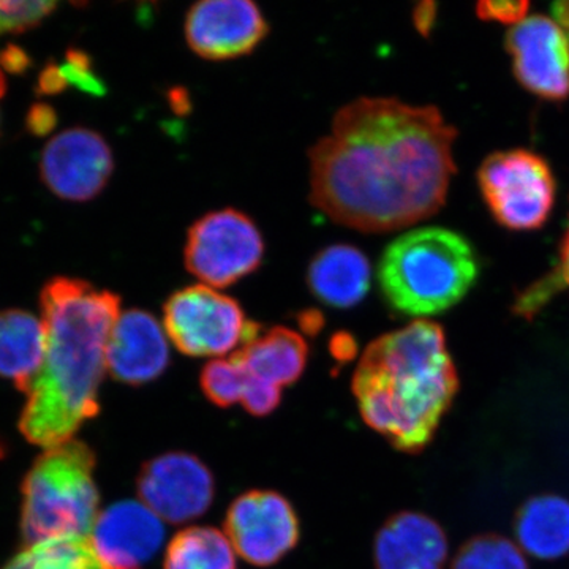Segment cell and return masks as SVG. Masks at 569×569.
<instances>
[{"label": "cell", "instance_id": "cell-20", "mask_svg": "<svg viewBox=\"0 0 569 569\" xmlns=\"http://www.w3.org/2000/svg\"><path fill=\"white\" fill-rule=\"evenodd\" d=\"M516 545L538 560H559L569 553V501L539 496L523 505L516 520Z\"/></svg>", "mask_w": 569, "mask_h": 569}, {"label": "cell", "instance_id": "cell-13", "mask_svg": "<svg viewBox=\"0 0 569 569\" xmlns=\"http://www.w3.org/2000/svg\"><path fill=\"white\" fill-rule=\"evenodd\" d=\"M507 43L523 88L542 99H567L569 39L559 22L541 14L526 17L512 26Z\"/></svg>", "mask_w": 569, "mask_h": 569}, {"label": "cell", "instance_id": "cell-8", "mask_svg": "<svg viewBox=\"0 0 569 569\" xmlns=\"http://www.w3.org/2000/svg\"><path fill=\"white\" fill-rule=\"evenodd\" d=\"M482 197L498 222L511 230H537L556 201V181L537 153L498 152L479 170Z\"/></svg>", "mask_w": 569, "mask_h": 569}, {"label": "cell", "instance_id": "cell-15", "mask_svg": "<svg viewBox=\"0 0 569 569\" xmlns=\"http://www.w3.org/2000/svg\"><path fill=\"white\" fill-rule=\"evenodd\" d=\"M170 362L168 336L156 317L130 309L112 326L107 347V370L127 385L157 380Z\"/></svg>", "mask_w": 569, "mask_h": 569}, {"label": "cell", "instance_id": "cell-3", "mask_svg": "<svg viewBox=\"0 0 569 569\" xmlns=\"http://www.w3.org/2000/svg\"><path fill=\"white\" fill-rule=\"evenodd\" d=\"M456 389L443 329L426 320L373 340L353 377L366 425L402 451L429 443Z\"/></svg>", "mask_w": 569, "mask_h": 569}, {"label": "cell", "instance_id": "cell-32", "mask_svg": "<svg viewBox=\"0 0 569 569\" xmlns=\"http://www.w3.org/2000/svg\"><path fill=\"white\" fill-rule=\"evenodd\" d=\"M31 56L18 44L10 43L3 50H0V67H2V70L13 74H22L31 69Z\"/></svg>", "mask_w": 569, "mask_h": 569}, {"label": "cell", "instance_id": "cell-11", "mask_svg": "<svg viewBox=\"0 0 569 569\" xmlns=\"http://www.w3.org/2000/svg\"><path fill=\"white\" fill-rule=\"evenodd\" d=\"M268 31L263 11L252 0H201L183 22L190 50L208 61L250 54Z\"/></svg>", "mask_w": 569, "mask_h": 569}, {"label": "cell", "instance_id": "cell-25", "mask_svg": "<svg viewBox=\"0 0 569 569\" xmlns=\"http://www.w3.org/2000/svg\"><path fill=\"white\" fill-rule=\"evenodd\" d=\"M58 9L56 2H2L0 0V36L7 33H22L39 28L41 22Z\"/></svg>", "mask_w": 569, "mask_h": 569}, {"label": "cell", "instance_id": "cell-27", "mask_svg": "<svg viewBox=\"0 0 569 569\" xmlns=\"http://www.w3.org/2000/svg\"><path fill=\"white\" fill-rule=\"evenodd\" d=\"M59 66H61L69 88L80 89V91L92 93V96H102L104 92L103 82L97 77L91 58L84 51H67L66 59Z\"/></svg>", "mask_w": 569, "mask_h": 569}, {"label": "cell", "instance_id": "cell-19", "mask_svg": "<svg viewBox=\"0 0 569 569\" xmlns=\"http://www.w3.org/2000/svg\"><path fill=\"white\" fill-rule=\"evenodd\" d=\"M47 332L43 321L26 310L0 312V377L28 392L43 362Z\"/></svg>", "mask_w": 569, "mask_h": 569}, {"label": "cell", "instance_id": "cell-24", "mask_svg": "<svg viewBox=\"0 0 569 569\" xmlns=\"http://www.w3.org/2000/svg\"><path fill=\"white\" fill-rule=\"evenodd\" d=\"M249 380V372L238 359H217L206 365L201 372L204 396L219 407H233L241 402Z\"/></svg>", "mask_w": 569, "mask_h": 569}, {"label": "cell", "instance_id": "cell-7", "mask_svg": "<svg viewBox=\"0 0 569 569\" xmlns=\"http://www.w3.org/2000/svg\"><path fill=\"white\" fill-rule=\"evenodd\" d=\"M264 258V241L247 213L227 208L198 219L187 233V271L211 288L230 287L253 274Z\"/></svg>", "mask_w": 569, "mask_h": 569}, {"label": "cell", "instance_id": "cell-31", "mask_svg": "<svg viewBox=\"0 0 569 569\" xmlns=\"http://www.w3.org/2000/svg\"><path fill=\"white\" fill-rule=\"evenodd\" d=\"M69 89L66 77H63L59 63H47L41 69L39 80H37V93L39 96H58Z\"/></svg>", "mask_w": 569, "mask_h": 569}, {"label": "cell", "instance_id": "cell-12", "mask_svg": "<svg viewBox=\"0 0 569 569\" xmlns=\"http://www.w3.org/2000/svg\"><path fill=\"white\" fill-rule=\"evenodd\" d=\"M138 492L157 518L182 523L200 518L211 507L213 478L194 456L170 452L142 467Z\"/></svg>", "mask_w": 569, "mask_h": 569}, {"label": "cell", "instance_id": "cell-5", "mask_svg": "<svg viewBox=\"0 0 569 569\" xmlns=\"http://www.w3.org/2000/svg\"><path fill=\"white\" fill-rule=\"evenodd\" d=\"M93 468L92 449L74 438L44 449L22 486L26 545L91 537L100 503Z\"/></svg>", "mask_w": 569, "mask_h": 569}, {"label": "cell", "instance_id": "cell-17", "mask_svg": "<svg viewBox=\"0 0 569 569\" xmlns=\"http://www.w3.org/2000/svg\"><path fill=\"white\" fill-rule=\"evenodd\" d=\"M372 266L358 247L335 244L320 250L307 269V284L318 301L336 309L358 306L369 293Z\"/></svg>", "mask_w": 569, "mask_h": 569}, {"label": "cell", "instance_id": "cell-29", "mask_svg": "<svg viewBox=\"0 0 569 569\" xmlns=\"http://www.w3.org/2000/svg\"><path fill=\"white\" fill-rule=\"evenodd\" d=\"M58 126V112L50 103L39 102L29 108L26 114V129L33 137H48Z\"/></svg>", "mask_w": 569, "mask_h": 569}, {"label": "cell", "instance_id": "cell-18", "mask_svg": "<svg viewBox=\"0 0 569 569\" xmlns=\"http://www.w3.org/2000/svg\"><path fill=\"white\" fill-rule=\"evenodd\" d=\"M250 376L282 388L301 378L309 358L305 337L288 328H272L233 355Z\"/></svg>", "mask_w": 569, "mask_h": 569}, {"label": "cell", "instance_id": "cell-22", "mask_svg": "<svg viewBox=\"0 0 569 569\" xmlns=\"http://www.w3.org/2000/svg\"><path fill=\"white\" fill-rule=\"evenodd\" d=\"M93 552L89 538H61L21 550L0 569H88Z\"/></svg>", "mask_w": 569, "mask_h": 569}, {"label": "cell", "instance_id": "cell-6", "mask_svg": "<svg viewBox=\"0 0 569 569\" xmlns=\"http://www.w3.org/2000/svg\"><path fill=\"white\" fill-rule=\"evenodd\" d=\"M163 326L174 347L194 358L230 353L260 335V326L247 318L236 299L203 283L168 298Z\"/></svg>", "mask_w": 569, "mask_h": 569}, {"label": "cell", "instance_id": "cell-2", "mask_svg": "<svg viewBox=\"0 0 569 569\" xmlns=\"http://www.w3.org/2000/svg\"><path fill=\"white\" fill-rule=\"evenodd\" d=\"M44 358L22 410V436L44 449L73 440L99 413V389L107 370L112 326L121 298L71 277H54L41 288Z\"/></svg>", "mask_w": 569, "mask_h": 569}, {"label": "cell", "instance_id": "cell-10", "mask_svg": "<svg viewBox=\"0 0 569 569\" xmlns=\"http://www.w3.org/2000/svg\"><path fill=\"white\" fill-rule=\"evenodd\" d=\"M227 538L254 567H271L298 545L299 522L287 498L252 490L236 498L224 522Z\"/></svg>", "mask_w": 569, "mask_h": 569}, {"label": "cell", "instance_id": "cell-1", "mask_svg": "<svg viewBox=\"0 0 569 569\" xmlns=\"http://www.w3.org/2000/svg\"><path fill=\"white\" fill-rule=\"evenodd\" d=\"M455 140L437 108L362 97L340 108L310 149V201L365 233L421 222L445 203Z\"/></svg>", "mask_w": 569, "mask_h": 569}, {"label": "cell", "instance_id": "cell-23", "mask_svg": "<svg viewBox=\"0 0 569 569\" xmlns=\"http://www.w3.org/2000/svg\"><path fill=\"white\" fill-rule=\"evenodd\" d=\"M452 569H530L526 553L511 539L481 537L467 542Z\"/></svg>", "mask_w": 569, "mask_h": 569}, {"label": "cell", "instance_id": "cell-14", "mask_svg": "<svg viewBox=\"0 0 569 569\" xmlns=\"http://www.w3.org/2000/svg\"><path fill=\"white\" fill-rule=\"evenodd\" d=\"M162 519L141 501H121L104 509L93 526L91 545L104 567L140 569L162 546Z\"/></svg>", "mask_w": 569, "mask_h": 569}, {"label": "cell", "instance_id": "cell-34", "mask_svg": "<svg viewBox=\"0 0 569 569\" xmlns=\"http://www.w3.org/2000/svg\"><path fill=\"white\" fill-rule=\"evenodd\" d=\"M88 569H110V568L104 567V565L102 563V560H100L96 553V556H93L91 563H89Z\"/></svg>", "mask_w": 569, "mask_h": 569}, {"label": "cell", "instance_id": "cell-30", "mask_svg": "<svg viewBox=\"0 0 569 569\" xmlns=\"http://www.w3.org/2000/svg\"><path fill=\"white\" fill-rule=\"evenodd\" d=\"M529 3L526 2H485L478 7L479 14L489 20L519 22L526 18Z\"/></svg>", "mask_w": 569, "mask_h": 569}, {"label": "cell", "instance_id": "cell-28", "mask_svg": "<svg viewBox=\"0 0 569 569\" xmlns=\"http://www.w3.org/2000/svg\"><path fill=\"white\" fill-rule=\"evenodd\" d=\"M280 397H282V392L279 387L268 383V381L258 380L249 373L241 402L250 415L261 418L272 413L279 407Z\"/></svg>", "mask_w": 569, "mask_h": 569}, {"label": "cell", "instance_id": "cell-4", "mask_svg": "<svg viewBox=\"0 0 569 569\" xmlns=\"http://www.w3.org/2000/svg\"><path fill=\"white\" fill-rule=\"evenodd\" d=\"M478 261L467 239L445 228L408 231L388 246L378 279L388 305L408 317H430L458 305L473 287Z\"/></svg>", "mask_w": 569, "mask_h": 569}, {"label": "cell", "instance_id": "cell-26", "mask_svg": "<svg viewBox=\"0 0 569 569\" xmlns=\"http://www.w3.org/2000/svg\"><path fill=\"white\" fill-rule=\"evenodd\" d=\"M563 288L569 290V228L563 247H561L560 261L556 271L520 296L518 312L522 316H533L557 291L563 290Z\"/></svg>", "mask_w": 569, "mask_h": 569}, {"label": "cell", "instance_id": "cell-16", "mask_svg": "<svg viewBox=\"0 0 569 569\" xmlns=\"http://www.w3.org/2000/svg\"><path fill=\"white\" fill-rule=\"evenodd\" d=\"M448 539L436 520L400 512L381 527L376 539L377 569H443Z\"/></svg>", "mask_w": 569, "mask_h": 569}, {"label": "cell", "instance_id": "cell-35", "mask_svg": "<svg viewBox=\"0 0 569 569\" xmlns=\"http://www.w3.org/2000/svg\"><path fill=\"white\" fill-rule=\"evenodd\" d=\"M7 91V80L6 74H3L2 67H0V99H2L3 93Z\"/></svg>", "mask_w": 569, "mask_h": 569}, {"label": "cell", "instance_id": "cell-21", "mask_svg": "<svg viewBox=\"0 0 569 569\" xmlns=\"http://www.w3.org/2000/svg\"><path fill=\"white\" fill-rule=\"evenodd\" d=\"M163 569H236L234 549L222 531L192 527L171 539Z\"/></svg>", "mask_w": 569, "mask_h": 569}, {"label": "cell", "instance_id": "cell-36", "mask_svg": "<svg viewBox=\"0 0 569 569\" xmlns=\"http://www.w3.org/2000/svg\"><path fill=\"white\" fill-rule=\"evenodd\" d=\"M0 456H2V448H0Z\"/></svg>", "mask_w": 569, "mask_h": 569}, {"label": "cell", "instance_id": "cell-9", "mask_svg": "<svg viewBox=\"0 0 569 569\" xmlns=\"http://www.w3.org/2000/svg\"><path fill=\"white\" fill-rule=\"evenodd\" d=\"M39 170L41 181L56 197L86 203L99 197L110 182L114 159L102 134L71 127L44 144Z\"/></svg>", "mask_w": 569, "mask_h": 569}, {"label": "cell", "instance_id": "cell-33", "mask_svg": "<svg viewBox=\"0 0 569 569\" xmlns=\"http://www.w3.org/2000/svg\"><path fill=\"white\" fill-rule=\"evenodd\" d=\"M553 17L559 22L563 31L567 32L569 39V2H559L552 7Z\"/></svg>", "mask_w": 569, "mask_h": 569}]
</instances>
